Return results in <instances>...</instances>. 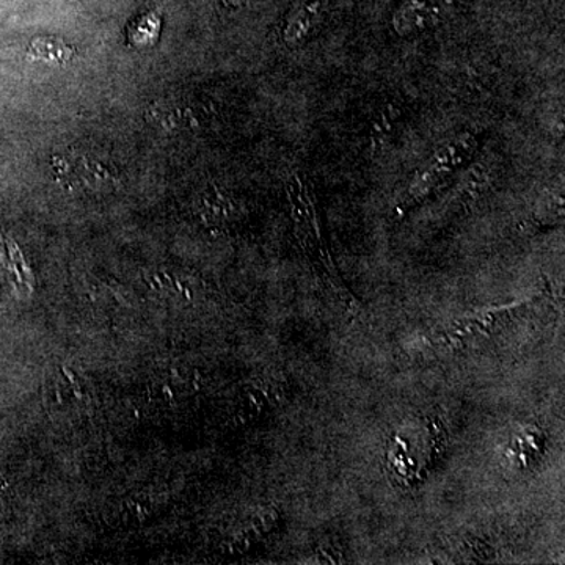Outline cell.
<instances>
[{
    "mask_svg": "<svg viewBox=\"0 0 565 565\" xmlns=\"http://www.w3.org/2000/svg\"><path fill=\"white\" fill-rule=\"evenodd\" d=\"M288 191L289 204H291V214L294 230H296L297 239L305 255L310 259L315 273L323 286L330 289L341 300V302L355 303L352 294L345 288L343 278L338 273L337 264L333 262L332 252L327 244L322 232L321 217H319L318 202L310 182L299 173H292L286 184Z\"/></svg>",
    "mask_w": 565,
    "mask_h": 565,
    "instance_id": "1",
    "label": "cell"
},
{
    "mask_svg": "<svg viewBox=\"0 0 565 565\" xmlns=\"http://www.w3.org/2000/svg\"><path fill=\"white\" fill-rule=\"evenodd\" d=\"M548 294H541L527 302L508 305V307L493 308V310L481 311L457 319L448 329L437 334L441 348L465 349L471 348L482 340H489L494 334L509 329L512 323L533 316L542 305L545 303Z\"/></svg>",
    "mask_w": 565,
    "mask_h": 565,
    "instance_id": "2",
    "label": "cell"
},
{
    "mask_svg": "<svg viewBox=\"0 0 565 565\" xmlns=\"http://www.w3.org/2000/svg\"><path fill=\"white\" fill-rule=\"evenodd\" d=\"M478 136L471 132H463L445 145L441 150L435 152L434 158L426 163V167L418 173L415 181L408 188L407 195L394 210V217L403 218L419 203H423L445 180L459 169L467 159L478 150Z\"/></svg>",
    "mask_w": 565,
    "mask_h": 565,
    "instance_id": "3",
    "label": "cell"
},
{
    "mask_svg": "<svg viewBox=\"0 0 565 565\" xmlns=\"http://www.w3.org/2000/svg\"><path fill=\"white\" fill-rule=\"evenodd\" d=\"M54 170L58 180L79 185V188L95 189V191L115 188L120 182L117 173L110 170L106 163L98 161L93 156L79 154V152L57 156L54 159Z\"/></svg>",
    "mask_w": 565,
    "mask_h": 565,
    "instance_id": "4",
    "label": "cell"
},
{
    "mask_svg": "<svg viewBox=\"0 0 565 565\" xmlns=\"http://www.w3.org/2000/svg\"><path fill=\"white\" fill-rule=\"evenodd\" d=\"M44 396L51 408L66 414L81 408L88 399V392L79 374L71 370H61L52 374L46 382Z\"/></svg>",
    "mask_w": 565,
    "mask_h": 565,
    "instance_id": "5",
    "label": "cell"
},
{
    "mask_svg": "<svg viewBox=\"0 0 565 565\" xmlns=\"http://www.w3.org/2000/svg\"><path fill=\"white\" fill-rule=\"evenodd\" d=\"M327 0H302L286 21L282 39L288 46L297 47L311 35L321 22Z\"/></svg>",
    "mask_w": 565,
    "mask_h": 565,
    "instance_id": "6",
    "label": "cell"
},
{
    "mask_svg": "<svg viewBox=\"0 0 565 565\" xmlns=\"http://www.w3.org/2000/svg\"><path fill=\"white\" fill-rule=\"evenodd\" d=\"M0 267H2L3 280L14 292L32 291V274L24 262V256L18 245L2 233H0Z\"/></svg>",
    "mask_w": 565,
    "mask_h": 565,
    "instance_id": "7",
    "label": "cell"
},
{
    "mask_svg": "<svg viewBox=\"0 0 565 565\" xmlns=\"http://www.w3.org/2000/svg\"><path fill=\"white\" fill-rule=\"evenodd\" d=\"M148 121L152 126L162 128L163 131H182L196 126V117L193 115L192 107L185 106L182 102H161L156 103L148 110Z\"/></svg>",
    "mask_w": 565,
    "mask_h": 565,
    "instance_id": "8",
    "label": "cell"
},
{
    "mask_svg": "<svg viewBox=\"0 0 565 565\" xmlns=\"http://www.w3.org/2000/svg\"><path fill=\"white\" fill-rule=\"evenodd\" d=\"M195 207L206 222H221L232 217L234 212L232 196L218 188H207L200 192L195 199Z\"/></svg>",
    "mask_w": 565,
    "mask_h": 565,
    "instance_id": "9",
    "label": "cell"
},
{
    "mask_svg": "<svg viewBox=\"0 0 565 565\" xmlns=\"http://www.w3.org/2000/svg\"><path fill=\"white\" fill-rule=\"evenodd\" d=\"M29 58L36 62L63 65L73 58L74 50L68 43L54 36H40L32 41L28 51Z\"/></svg>",
    "mask_w": 565,
    "mask_h": 565,
    "instance_id": "10",
    "label": "cell"
},
{
    "mask_svg": "<svg viewBox=\"0 0 565 565\" xmlns=\"http://www.w3.org/2000/svg\"><path fill=\"white\" fill-rule=\"evenodd\" d=\"M159 32H161V20L158 14L148 13L134 22L129 29L128 39L136 46H151L158 40Z\"/></svg>",
    "mask_w": 565,
    "mask_h": 565,
    "instance_id": "11",
    "label": "cell"
},
{
    "mask_svg": "<svg viewBox=\"0 0 565 565\" xmlns=\"http://www.w3.org/2000/svg\"><path fill=\"white\" fill-rule=\"evenodd\" d=\"M232 6H243V3L248 2V0H228Z\"/></svg>",
    "mask_w": 565,
    "mask_h": 565,
    "instance_id": "12",
    "label": "cell"
}]
</instances>
